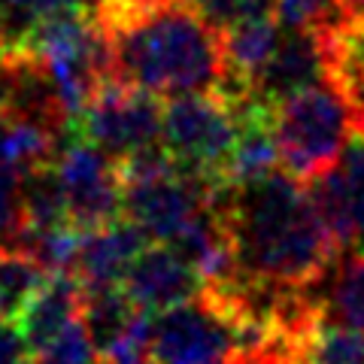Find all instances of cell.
<instances>
[{"mask_svg":"<svg viewBox=\"0 0 364 364\" xmlns=\"http://www.w3.org/2000/svg\"><path fill=\"white\" fill-rule=\"evenodd\" d=\"M61 152V136L37 122L18 119L0 109V170L28 173V170L55 161Z\"/></svg>","mask_w":364,"mask_h":364,"instance_id":"5bb4252c","label":"cell"},{"mask_svg":"<svg viewBox=\"0 0 364 364\" xmlns=\"http://www.w3.org/2000/svg\"><path fill=\"white\" fill-rule=\"evenodd\" d=\"M186 4L215 31H228L243 21L277 18L279 0H186Z\"/></svg>","mask_w":364,"mask_h":364,"instance_id":"603a6c76","label":"cell"},{"mask_svg":"<svg viewBox=\"0 0 364 364\" xmlns=\"http://www.w3.org/2000/svg\"><path fill=\"white\" fill-rule=\"evenodd\" d=\"M136 313H140L136 304L128 298V291H124V286H119V282H112V286H85L82 316L79 318H82L91 343H95L100 355H104L119 337H124V331L131 328Z\"/></svg>","mask_w":364,"mask_h":364,"instance_id":"9a60e30c","label":"cell"},{"mask_svg":"<svg viewBox=\"0 0 364 364\" xmlns=\"http://www.w3.org/2000/svg\"><path fill=\"white\" fill-rule=\"evenodd\" d=\"M122 286L128 291V298L136 304V310L158 316L170 310V306H179L191 298H198L203 279L173 246L155 243V246H146L134 258Z\"/></svg>","mask_w":364,"mask_h":364,"instance_id":"9c48e42d","label":"cell"},{"mask_svg":"<svg viewBox=\"0 0 364 364\" xmlns=\"http://www.w3.org/2000/svg\"><path fill=\"white\" fill-rule=\"evenodd\" d=\"M222 182L176 170L170 176L124 186V219L143 228L152 243H170L210 203Z\"/></svg>","mask_w":364,"mask_h":364,"instance_id":"ba28073f","label":"cell"},{"mask_svg":"<svg viewBox=\"0 0 364 364\" xmlns=\"http://www.w3.org/2000/svg\"><path fill=\"white\" fill-rule=\"evenodd\" d=\"M234 318L210 298H191L152 318L146 364H234Z\"/></svg>","mask_w":364,"mask_h":364,"instance_id":"8992f818","label":"cell"},{"mask_svg":"<svg viewBox=\"0 0 364 364\" xmlns=\"http://www.w3.org/2000/svg\"><path fill=\"white\" fill-rule=\"evenodd\" d=\"M358 131H364V119H361V124H358Z\"/></svg>","mask_w":364,"mask_h":364,"instance_id":"4dcf8cb0","label":"cell"},{"mask_svg":"<svg viewBox=\"0 0 364 364\" xmlns=\"http://www.w3.org/2000/svg\"><path fill=\"white\" fill-rule=\"evenodd\" d=\"M273 128L282 170L306 186L340 161L358 122L349 100L322 79L277 104Z\"/></svg>","mask_w":364,"mask_h":364,"instance_id":"3957f363","label":"cell"},{"mask_svg":"<svg viewBox=\"0 0 364 364\" xmlns=\"http://www.w3.org/2000/svg\"><path fill=\"white\" fill-rule=\"evenodd\" d=\"M82 6H88L85 0H0V25H4L6 37L16 49L31 37V31L40 21Z\"/></svg>","mask_w":364,"mask_h":364,"instance_id":"44dd1931","label":"cell"},{"mask_svg":"<svg viewBox=\"0 0 364 364\" xmlns=\"http://www.w3.org/2000/svg\"><path fill=\"white\" fill-rule=\"evenodd\" d=\"M325 316L364 331V255L352 252L328 279Z\"/></svg>","mask_w":364,"mask_h":364,"instance_id":"d6986e66","label":"cell"},{"mask_svg":"<svg viewBox=\"0 0 364 364\" xmlns=\"http://www.w3.org/2000/svg\"><path fill=\"white\" fill-rule=\"evenodd\" d=\"M337 164L343 170L349 207H352V249L349 252L364 255V131H352Z\"/></svg>","mask_w":364,"mask_h":364,"instance_id":"7402d4cb","label":"cell"},{"mask_svg":"<svg viewBox=\"0 0 364 364\" xmlns=\"http://www.w3.org/2000/svg\"><path fill=\"white\" fill-rule=\"evenodd\" d=\"M124 4H131L136 9H158V6H170V4H182V0H124ZM97 9V6H95Z\"/></svg>","mask_w":364,"mask_h":364,"instance_id":"83f0119b","label":"cell"},{"mask_svg":"<svg viewBox=\"0 0 364 364\" xmlns=\"http://www.w3.org/2000/svg\"><path fill=\"white\" fill-rule=\"evenodd\" d=\"M33 349L21 334L18 322L0 318V364H31Z\"/></svg>","mask_w":364,"mask_h":364,"instance_id":"4316f807","label":"cell"},{"mask_svg":"<svg viewBox=\"0 0 364 364\" xmlns=\"http://www.w3.org/2000/svg\"><path fill=\"white\" fill-rule=\"evenodd\" d=\"M52 273L18 246H0V318H13L28 310Z\"/></svg>","mask_w":364,"mask_h":364,"instance_id":"ac0fdd59","label":"cell"},{"mask_svg":"<svg viewBox=\"0 0 364 364\" xmlns=\"http://www.w3.org/2000/svg\"><path fill=\"white\" fill-rule=\"evenodd\" d=\"M161 124L164 104L155 91H146L128 79H109L73 119V131L82 140L100 146L107 155L124 158L161 140Z\"/></svg>","mask_w":364,"mask_h":364,"instance_id":"5b68a950","label":"cell"},{"mask_svg":"<svg viewBox=\"0 0 364 364\" xmlns=\"http://www.w3.org/2000/svg\"><path fill=\"white\" fill-rule=\"evenodd\" d=\"M322 43L325 79L349 100L355 122L364 119V18L328 16L313 28Z\"/></svg>","mask_w":364,"mask_h":364,"instance_id":"7c38bea8","label":"cell"},{"mask_svg":"<svg viewBox=\"0 0 364 364\" xmlns=\"http://www.w3.org/2000/svg\"><path fill=\"white\" fill-rule=\"evenodd\" d=\"M161 143L186 173L228 182L225 167L237 143V119L213 91L176 95L164 104Z\"/></svg>","mask_w":364,"mask_h":364,"instance_id":"277c9868","label":"cell"},{"mask_svg":"<svg viewBox=\"0 0 364 364\" xmlns=\"http://www.w3.org/2000/svg\"><path fill=\"white\" fill-rule=\"evenodd\" d=\"M18 191H21V225L25 228H58L70 222L67 191L55 161L21 173Z\"/></svg>","mask_w":364,"mask_h":364,"instance_id":"2e32d148","label":"cell"},{"mask_svg":"<svg viewBox=\"0 0 364 364\" xmlns=\"http://www.w3.org/2000/svg\"><path fill=\"white\" fill-rule=\"evenodd\" d=\"M210 207L222 213L237 255V277L270 289H322L343 261L304 182L286 170L213 188Z\"/></svg>","mask_w":364,"mask_h":364,"instance_id":"6da1fadb","label":"cell"},{"mask_svg":"<svg viewBox=\"0 0 364 364\" xmlns=\"http://www.w3.org/2000/svg\"><path fill=\"white\" fill-rule=\"evenodd\" d=\"M82 298H85V286L73 270H58L46 279L37 298L18 316V328L33 352L46 346L49 340H55L67 325L82 316Z\"/></svg>","mask_w":364,"mask_h":364,"instance_id":"4fadbf2b","label":"cell"},{"mask_svg":"<svg viewBox=\"0 0 364 364\" xmlns=\"http://www.w3.org/2000/svg\"><path fill=\"white\" fill-rule=\"evenodd\" d=\"M18 173L0 170V246L13 243L21 231V191Z\"/></svg>","mask_w":364,"mask_h":364,"instance_id":"d4e9b609","label":"cell"},{"mask_svg":"<svg viewBox=\"0 0 364 364\" xmlns=\"http://www.w3.org/2000/svg\"><path fill=\"white\" fill-rule=\"evenodd\" d=\"M95 352L97 349L91 343L82 318H76L55 340H49L46 346L33 352L31 364H91L95 361Z\"/></svg>","mask_w":364,"mask_h":364,"instance_id":"cb8c5ba5","label":"cell"},{"mask_svg":"<svg viewBox=\"0 0 364 364\" xmlns=\"http://www.w3.org/2000/svg\"><path fill=\"white\" fill-rule=\"evenodd\" d=\"M325 79L322 43L313 28H282L279 46L264 70L255 76V97L264 104H282L286 97Z\"/></svg>","mask_w":364,"mask_h":364,"instance_id":"30bf717a","label":"cell"},{"mask_svg":"<svg viewBox=\"0 0 364 364\" xmlns=\"http://www.w3.org/2000/svg\"><path fill=\"white\" fill-rule=\"evenodd\" d=\"M58 173L67 191V213L70 222L82 231L109 225L124 215V186L119 176V161L100 146L67 136L58 158Z\"/></svg>","mask_w":364,"mask_h":364,"instance_id":"52a82bcc","label":"cell"},{"mask_svg":"<svg viewBox=\"0 0 364 364\" xmlns=\"http://www.w3.org/2000/svg\"><path fill=\"white\" fill-rule=\"evenodd\" d=\"M294 364H364V331L322 316L294 343Z\"/></svg>","mask_w":364,"mask_h":364,"instance_id":"e0dca14e","label":"cell"},{"mask_svg":"<svg viewBox=\"0 0 364 364\" xmlns=\"http://www.w3.org/2000/svg\"><path fill=\"white\" fill-rule=\"evenodd\" d=\"M334 9V0H279V28H316Z\"/></svg>","mask_w":364,"mask_h":364,"instance_id":"484cf974","label":"cell"},{"mask_svg":"<svg viewBox=\"0 0 364 364\" xmlns=\"http://www.w3.org/2000/svg\"><path fill=\"white\" fill-rule=\"evenodd\" d=\"M91 364H107V361H104V358H100V361H91Z\"/></svg>","mask_w":364,"mask_h":364,"instance_id":"f546056e","label":"cell"},{"mask_svg":"<svg viewBox=\"0 0 364 364\" xmlns=\"http://www.w3.org/2000/svg\"><path fill=\"white\" fill-rule=\"evenodd\" d=\"M152 240L143 228H136L131 219L119 215L116 222L91 228L82 234L73 273L82 279V286H112L122 282L134 258L143 252Z\"/></svg>","mask_w":364,"mask_h":364,"instance_id":"8fae6325","label":"cell"},{"mask_svg":"<svg viewBox=\"0 0 364 364\" xmlns=\"http://www.w3.org/2000/svg\"><path fill=\"white\" fill-rule=\"evenodd\" d=\"M306 191H310L316 210L322 215L325 228L331 231V237L337 240V246L343 252L352 249V207H349V191H346V179H343L340 164L325 170L313 182H306Z\"/></svg>","mask_w":364,"mask_h":364,"instance_id":"ffe728a7","label":"cell"},{"mask_svg":"<svg viewBox=\"0 0 364 364\" xmlns=\"http://www.w3.org/2000/svg\"><path fill=\"white\" fill-rule=\"evenodd\" d=\"M95 16L107 28L119 76L158 97L215 91L225 70L222 33L188 4L136 9L104 0Z\"/></svg>","mask_w":364,"mask_h":364,"instance_id":"7a4b0ae2","label":"cell"},{"mask_svg":"<svg viewBox=\"0 0 364 364\" xmlns=\"http://www.w3.org/2000/svg\"><path fill=\"white\" fill-rule=\"evenodd\" d=\"M0 109H4V73H0Z\"/></svg>","mask_w":364,"mask_h":364,"instance_id":"f1b7e54d","label":"cell"}]
</instances>
